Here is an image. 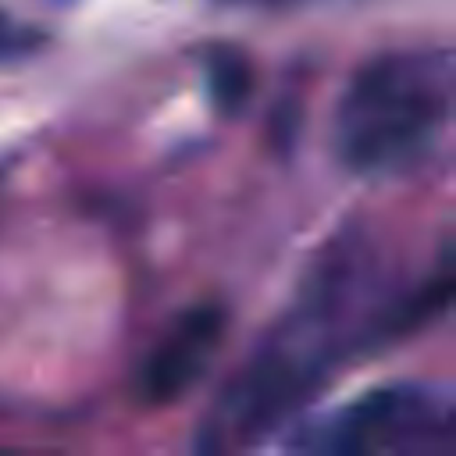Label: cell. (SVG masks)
I'll return each mask as SVG.
<instances>
[{
	"label": "cell",
	"instance_id": "52a82bcc",
	"mask_svg": "<svg viewBox=\"0 0 456 456\" xmlns=\"http://www.w3.org/2000/svg\"><path fill=\"white\" fill-rule=\"evenodd\" d=\"M11 46H18V43H14V32H11V28H7V21L0 18V53H7Z\"/></svg>",
	"mask_w": 456,
	"mask_h": 456
},
{
	"label": "cell",
	"instance_id": "5b68a950",
	"mask_svg": "<svg viewBox=\"0 0 456 456\" xmlns=\"http://www.w3.org/2000/svg\"><path fill=\"white\" fill-rule=\"evenodd\" d=\"M207 78H210V93H214V103L228 114H235L249 89H253V71H249V61L232 50V46H217L207 53Z\"/></svg>",
	"mask_w": 456,
	"mask_h": 456
},
{
	"label": "cell",
	"instance_id": "7a4b0ae2",
	"mask_svg": "<svg viewBox=\"0 0 456 456\" xmlns=\"http://www.w3.org/2000/svg\"><path fill=\"white\" fill-rule=\"evenodd\" d=\"M456 121V53L403 46L363 61L346 82L331 150L360 178H392L428 160Z\"/></svg>",
	"mask_w": 456,
	"mask_h": 456
},
{
	"label": "cell",
	"instance_id": "6da1fadb",
	"mask_svg": "<svg viewBox=\"0 0 456 456\" xmlns=\"http://www.w3.org/2000/svg\"><path fill=\"white\" fill-rule=\"evenodd\" d=\"M388 296L374 289V256L363 242L346 239L324 249L292 310L210 403L196 456H246L299 413L346 353L374 349V317L360 306L381 310Z\"/></svg>",
	"mask_w": 456,
	"mask_h": 456
},
{
	"label": "cell",
	"instance_id": "ba28073f",
	"mask_svg": "<svg viewBox=\"0 0 456 456\" xmlns=\"http://www.w3.org/2000/svg\"><path fill=\"white\" fill-rule=\"evenodd\" d=\"M0 456H39V452H0Z\"/></svg>",
	"mask_w": 456,
	"mask_h": 456
},
{
	"label": "cell",
	"instance_id": "8992f818",
	"mask_svg": "<svg viewBox=\"0 0 456 456\" xmlns=\"http://www.w3.org/2000/svg\"><path fill=\"white\" fill-rule=\"evenodd\" d=\"M392 456H456V392L445 388L420 431Z\"/></svg>",
	"mask_w": 456,
	"mask_h": 456
},
{
	"label": "cell",
	"instance_id": "277c9868",
	"mask_svg": "<svg viewBox=\"0 0 456 456\" xmlns=\"http://www.w3.org/2000/svg\"><path fill=\"white\" fill-rule=\"evenodd\" d=\"M224 324L228 317L217 303H200L185 310L164 331V338L146 353L139 378H135L139 399L146 406H167L182 399L214 363L221 338H224Z\"/></svg>",
	"mask_w": 456,
	"mask_h": 456
},
{
	"label": "cell",
	"instance_id": "3957f363",
	"mask_svg": "<svg viewBox=\"0 0 456 456\" xmlns=\"http://www.w3.org/2000/svg\"><path fill=\"white\" fill-rule=\"evenodd\" d=\"M445 388L392 381L303 420L289 435L292 456H392L431 417Z\"/></svg>",
	"mask_w": 456,
	"mask_h": 456
}]
</instances>
